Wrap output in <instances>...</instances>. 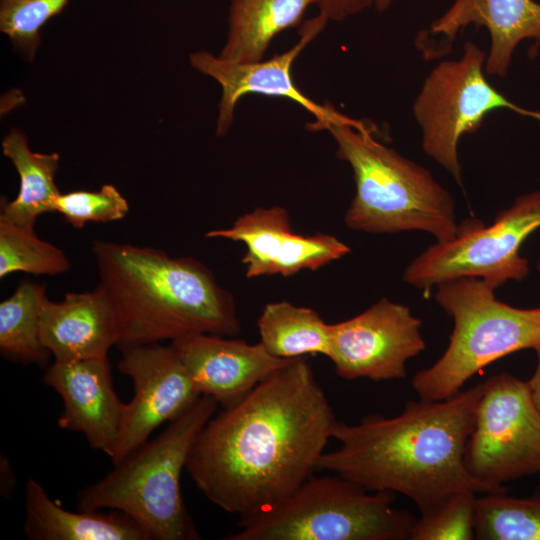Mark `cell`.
Returning a JSON list of instances; mask_svg holds the SVG:
<instances>
[{
  "instance_id": "9",
  "label": "cell",
  "mask_w": 540,
  "mask_h": 540,
  "mask_svg": "<svg viewBox=\"0 0 540 540\" xmlns=\"http://www.w3.org/2000/svg\"><path fill=\"white\" fill-rule=\"evenodd\" d=\"M486 52L466 41L459 59L440 62L425 78L413 103L422 149L462 185L458 143L476 132L484 118L508 109L540 121V113L522 108L494 88L485 76Z\"/></svg>"
},
{
  "instance_id": "10",
  "label": "cell",
  "mask_w": 540,
  "mask_h": 540,
  "mask_svg": "<svg viewBox=\"0 0 540 540\" xmlns=\"http://www.w3.org/2000/svg\"><path fill=\"white\" fill-rule=\"evenodd\" d=\"M484 383L464 465L475 480L496 491L540 474V411L527 382L503 372Z\"/></svg>"
},
{
  "instance_id": "25",
  "label": "cell",
  "mask_w": 540,
  "mask_h": 540,
  "mask_svg": "<svg viewBox=\"0 0 540 540\" xmlns=\"http://www.w3.org/2000/svg\"><path fill=\"white\" fill-rule=\"evenodd\" d=\"M70 269V261L56 245L40 239L34 229L0 217V278L14 272L56 276Z\"/></svg>"
},
{
  "instance_id": "6",
  "label": "cell",
  "mask_w": 540,
  "mask_h": 540,
  "mask_svg": "<svg viewBox=\"0 0 540 540\" xmlns=\"http://www.w3.org/2000/svg\"><path fill=\"white\" fill-rule=\"evenodd\" d=\"M494 290L476 277L436 285L435 301L453 319L454 327L443 355L412 378L419 399H447L490 363L540 347V308L510 306L496 299Z\"/></svg>"
},
{
  "instance_id": "24",
  "label": "cell",
  "mask_w": 540,
  "mask_h": 540,
  "mask_svg": "<svg viewBox=\"0 0 540 540\" xmlns=\"http://www.w3.org/2000/svg\"><path fill=\"white\" fill-rule=\"evenodd\" d=\"M475 539L540 540V485L527 497L479 494Z\"/></svg>"
},
{
  "instance_id": "28",
  "label": "cell",
  "mask_w": 540,
  "mask_h": 540,
  "mask_svg": "<svg viewBox=\"0 0 540 540\" xmlns=\"http://www.w3.org/2000/svg\"><path fill=\"white\" fill-rule=\"evenodd\" d=\"M128 211V201L112 184H104L97 191L60 193L55 203V212L76 229L83 228L89 222L121 220Z\"/></svg>"
},
{
  "instance_id": "18",
  "label": "cell",
  "mask_w": 540,
  "mask_h": 540,
  "mask_svg": "<svg viewBox=\"0 0 540 540\" xmlns=\"http://www.w3.org/2000/svg\"><path fill=\"white\" fill-rule=\"evenodd\" d=\"M40 335L56 361L106 358L117 344L113 311L98 285L93 291L66 293L62 301L46 296L40 310Z\"/></svg>"
},
{
  "instance_id": "30",
  "label": "cell",
  "mask_w": 540,
  "mask_h": 540,
  "mask_svg": "<svg viewBox=\"0 0 540 540\" xmlns=\"http://www.w3.org/2000/svg\"><path fill=\"white\" fill-rule=\"evenodd\" d=\"M535 351L537 353L538 363L534 374L527 381V384L530 390L532 400L537 409L540 411V347H538Z\"/></svg>"
},
{
  "instance_id": "11",
  "label": "cell",
  "mask_w": 540,
  "mask_h": 540,
  "mask_svg": "<svg viewBox=\"0 0 540 540\" xmlns=\"http://www.w3.org/2000/svg\"><path fill=\"white\" fill-rule=\"evenodd\" d=\"M328 21L319 14L306 21L300 38L289 50L269 60L234 62L208 51L190 54L189 62L198 72L213 78L221 87L216 134L221 137L231 128L239 100L248 94L289 99L311 113L316 121L311 130H322L327 124H347L362 131L379 134L376 126L351 118L329 103L322 105L307 97L295 84L292 66L302 51L322 32Z\"/></svg>"
},
{
  "instance_id": "26",
  "label": "cell",
  "mask_w": 540,
  "mask_h": 540,
  "mask_svg": "<svg viewBox=\"0 0 540 540\" xmlns=\"http://www.w3.org/2000/svg\"><path fill=\"white\" fill-rule=\"evenodd\" d=\"M69 0H0V31L32 62L41 44L40 30Z\"/></svg>"
},
{
  "instance_id": "8",
  "label": "cell",
  "mask_w": 540,
  "mask_h": 540,
  "mask_svg": "<svg viewBox=\"0 0 540 540\" xmlns=\"http://www.w3.org/2000/svg\"><path fill=\"white\" fill-rule=\"evenodd\" d=\"M539 228L540 191H534L517 197L489 226L478 219L460 223L453 240L436 242L412 260L402 280L417 289L459 277L480 278L494 289L522 281L530 269L520 248Z\"/></svg>"
},
{
  "instance_id": "15",
  "label": "cell",
  "mask_w": 540,
  "mask_h": 540,
  "mask_svg": "<svg viewBox=\"0 0 540 540\" xmlns=\"http://www.w3.org/2000/svg\"><path fill=\"white\" fill-rule=\"evenodd\" d=\"M484 26L491 45L484 70L491 76L505 77L513 52L524 39L540 44V3L533 0H454L427 30L416 38V47L426 60L450 53L459 32L468 25Z\"/></svg>"
},
{
  "instance_id": "13",
  "label": "cell",
  "mask_w": 540,
  "mask_h": 540,
  "mask_svg": "<svg viewBox=\"0 0 540 540\" xmlns=\"http://www.w3.org/2000/svg\"><path fill=\"white\" fill-rule=\"evenodd\" d=\"M120 350L118 368L132 380L134 396L124 407L117 449L111 458L113 465L201 396L172 344L153 343Z\"/></svg>"
},
{
  "instance_id": "2",
  "label": "cell",
  "mask_w": 540,
  "mask_h": 540,
  "mask_svg": "<svg viewBox=\"0 0 540 540\" xmlns=\"http://www.w3.org/2000/svg\"><path fill=\"white\" fill-rule=\"evenodd\" d=\"M483 387L478 383L444 400H409L392 417L369 414L356 424L336 420L332 439L339 446L322 454L317 470L368 491L402 494L420 514L459 491L500 493L475 480L464 465Z\"/></svg>"
},
{
  "instance_id": "14",
  "label": "cell",
  "mask_w": 540,
  "mask_h": 540,
  "mask_svg": "<svg viewBox=\"0 0 540 540\" xmlns=\"http://www.w3.org/2000/svg\"><path fill=\"white\" fill-rule=\"evenodd\" d=\"M205 236L244 243L242 262L247 278L274 274L287 277L304 269L316 270L350 252L334 236L295 233L287 211L280 206L256 208L240 216L231 227L210 230Z\"/></svg>"
},
{
  "instance_id": "23",
  "label": "cell",
  "mask_w": 540,
  "mask_h": 540,
  "mask_svg": "<svg viewBox=\"0 0 540 540\" xmlns=\"http://www.w3.org/2000/svg\"><path fill=\"white\" fill-rule=\"evenodd\" d=\"M46 285L21 282L14 293L0 303V352L12 362L45 366L51 353L40 335V310Z\"/></svg>"
},
{
  "instance_id": "4",
  "label": "cell",
  "mask_w": 540,
  "mask_h": 540,
  "mask_svg": "<svg viewBox=\"0 0 540 540\" xmlns=\"http://www.w3.org/2000/svg\"><path fill=\"white\" fill-rule=\"evenodd\" d=\"M218 406L212 397L201 395L156 438L133 450L102 479L81 488L77 509L121 511L141 527L147 540H200L183 500L181 475L196 437Z\"/></svg>"
},
{
  "instance_id": "16",
  "label": "cell",
  "mask_w": 540,
  "mask_h": 540,
  "mask_svg": "<svg viewBox=\"0 0 540 540\" xmlns=\"http://www.w3.org/2000/svg\"><path fill=\"white\" fill-rule=\"evenodd\" d=\"M43 383L63 401L58 417L62 429L81 433L92 449L110 458L116 452L125 404L116 395L108 357L56 361L45 370Z\"/></svg>"
},
{
  "instance_id": "1",
  "label": "cell",
  "mask_w": 540,
  "mask_h": 540,
  "mask_svg": "<svg viewBox=\"0 0 540 540\" xmlns=\"http://www.w3.org/2000/svg\"><path fill=\"white\" fill-rule=\"evenodd\" d=\"M335 422L310 364L295 358L207 421L186 470L213 504L239 518L253 516L318 471Z\"/></svg>"
},
{
  "instance_id": "19",
  "label": "cell",
  "mask_w": 540,
  "mask_h": 540,
  "mask_svg": "<svg viewBox=\"0 0 540 540\" xmlns=\"http://www.w3.org/2000/svg\"><path fill=\"white\" fill-rule=\"evenodd\" d=\"M23 530L31 540H147L127 514L117 510H66L34 479L26 482Z\"/></svg>"
},
{
  "instance_id": "31",
  "label": "cell",
  "mask_w": 540,
  "mask_h": 540,
  "mask_svg": "<svg viewBox=\"0 0 540 540\" xmlns=\"http://www.w3.org/2000/svg\"><path fill=\"white\" fill-rule=\"evenodd\" d=\"M392 3V0H377L375 4V9L378 12H384Z\"/></svg>"
},
{
  "instance_id": "3",
  "label": "cell",
  "mask_w": 540,
  "mask_h": 540,
  "mask_svg": "<svg viewBox=\"0 0 540 540\" xmlns=\"http://www.w3.org/2000/svg\"><path fill=\"white\" fill-rule=\"evenodd\" d=\"M92 251L120 349L196 333L240 332L233 297L195 258L102 240L93 241Z\"/></svg>"
},
{
  "instance_id": "17",
  "label": "cell",
  "mask_w": 540,
  "mask_h": 540,
  "mask_svg": "<svg viewBox=\"0 0 540 540\" xmlns=\"http://www.w3.org/2000/svg\"><path fill=\"white\" fill-rule=\"evenodd\" d=\"M201 395L222 408L241 399L292 359L270 354L259 342L196 333L171 342Z\"/></svg>"
},
{
  "instance_id": "5",
  "label": "cell",
  "mask_w": 540,
  "mask_h": 540,
  "mask_svg": "<svg viewBox=\"0 0 540 540\" xmlns=\"http://www.w3.org/2000/svg\"><path fill=\"white\" fill-rule=\"evenodd\" d=\"M322 130L353 170L356 193L345 214L348 228L374 234L423 231L437 242L457 236L455 201L428 169L387 147L373 132L335 123Z\"/></svg>"
},
{
  "instance_id": "12",
  "label": "cell",
  "mask_w": 540,
  "mask_h": 540,
  "mask_svg": "<svg viewBox=\"0 0 540 540\" xmlns=\"http://www.w3.org/2000/svg\"><path fill=\"white\" fill-rule=\"evenodd\" d=\"M421 325L409 307L381 298L362 313L330 324L327 357L347 380L403 379L407 361L426 347Z\"/></svg>"
},
{
  "instance_id": "29",
  "label": "cell",
  "mask_w": 540,
  "mask_h": 540,
  "mask_svg": "<svg viewBox=\"0 0 540 540\" xmlns=\"http://www.w3.org/2000/svg\"><path fill=\"white\" fill-rule=\"evenodd\" d=\"M377 0H319V15L329 21H343L375 7Z\"/></svg>"
},
{
  "instance_id": "21",
  "label": "cell",
  "mask_w": 540,
  "mask_h": 540,
  "mask_svg": "<svg viewBox=\"0 0 540 540\" xmlns=\"http://www.w3.org/2000/svg\"><path fill=\"white\" fill-rule=\"evenodd\" d=\"M319 0H230L228 33L219 54L234 62L262 60L272 40L297 26Z\"/></svg>"
},
{
  "instance_id": "27",
  "label": "cell",
  "mask_w": 540,
  "mask_h": 540,
  "mask_svg": "<svg viewBox=\"0 0 540 540\" xmlns=\"http://www.w3.org/2000/svg\"><path fill=\"white\" fill-rule=\"evenodd\" d=\"M478 493L459 491L427 512L413 526L410 540L475 539Z\"/></svg>"
},
{
  "instance_id": "22",
  "label": "cell",
  "mask_w": 540,
  "mask_h": 540,
  "mask_svg": "<svg viewBox=\"0 0 540 540\" xmlns=\"http://www.w3.org/2000/svg\"><path fill=\"white\" fill-rule=\"evenodd\" d=\"M260 343L275 357L328 356L330 324L311 308L287 301L268 303L258 319Z\"/></svg>"
},
{
  "instance_id": "7",
  "label": "cell",
  "mask_w": 540,
  "mask_h": 540,
  "mask_svg": "<svg viewBox=\"0 0 540 540\" xmlns=\"http://www.w3.org/2000/svg\"><path fill=\"white\" fill-rule=\"evenodd\" d=\"M395 493L368 491L338 474L308 478L274 507L239 518L223 540H410L416 518Z\"/></svg>"
},
{
  "instance_id": "20",
  "label": "cell",
  "mask_w": 540,
  "mask_h": 540,
  "mask_svg": "<svg viewBox=\"0 0 540 540\" xmlns=\"http://www.w3.org/2000/svg\"><path fill=\"white\" fill-rule=\"evenodd\" d=\"M2 152L15 167L20 186L12 201L1 199L0 217L18 226L34 229L37 218L55 212L60 195L55 183L60 155L57 152L40 153L30 149L26 134L12 128L3 138Z\"/></svg>"
},
{
  "instance_id": "32",
  "label": "cell",
  "mask_w": 540,
  "mask_h": 540,
  "mask_svg": "<svg viewBox=\"0 0 540 540\" xmlns=\"http://www.w3.org/2000/svg\"><path fill=\"white\" fill-rule=\"evenodd\" d=\"M537 268H538V271H539V273H540V256H539V260H538Z\"/></svg>"
}]
</instances>
